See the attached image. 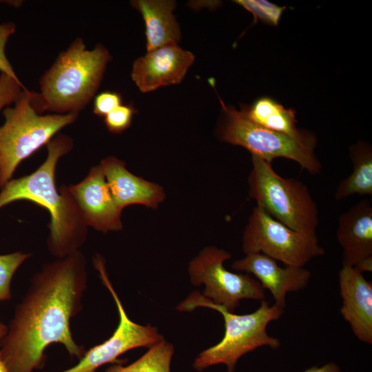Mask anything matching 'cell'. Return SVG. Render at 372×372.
I'll return each instance as SVG.
<instances>
[{
    "mask_svg": "<svg viewBox=\"0 0 372 372\" xmlns=\"http://www.w3.org/2000/svg\"><path fill=\"white\" fill-rule=\"evenodd\" d=\"M99 165L120 209L134 204L156 208L164 200L165 194L159 185L134 175L122 161L109 156L103 159Z\"/></svg>",
    "mask_w": 372,
    "mask_h": 372,
    "instance_id": "cell-16",
    "label": "cell"
},
{
    "mask_svg": "<svg viewBox=\"0 0 372 372\" xmlns=\"http://www.w3.org/2000/svg\"><path fill=\"white\" fill-rule=\"evenodd\" d=\"M242 247L245 254L260 253L286 266L304 267L325 254L316 234L294 231L257 206L245 227Z\"/></svg>",
    "mask_w": 372,
    "mask_h": 372,
    "instance_id": "cell-8",
    "label": "cell"
},
{
    "mask_svg": "<svg viewBox=\"0 0 372 372\" xmlns=\"http://www.w3.org/2000/svg\"><path fill=\"white\" fill-rule=\"evenodd\" d=\"M240 111L252 123L273 132L293 137H298L305 132L297 128L293 109L286 108L270 97L262 96L251 105H242Z\"/></svg>",
    "mask_w": 372,
    "mask_h": 372,
    "instance_id": "cell-18",
    "label": "cell"
},
{
    "mask_svg": "<svg viewBox=\"0 0 372 372\" xmlns=\"http://www.w3.org/2000/svg\"><path fill=\"white\" fill-rule=\"evenodd\" d=\"M73 140L58 134L48 144L45 161L33 173L10 180L0 192V209L19 200H28L46 209L50 214L48 240L50 252L58 258L76 251L87 236V225L68 190L55 184V170L60 158L73 147Z\"/></svg>",
    "mask_w": 372,
    "mask_h": 372,
    "instance_id": "cell-2",
    "label": "cell"
},
{
    "mask_svg": "<svg viewBox=\"0 0 372 372\" xmlns=\"http://www.w3.org/2000/svg\"><path fill=\"white\" fill-rule=\"evenodd\" d=\"M231 256L224 249L206 247L191 261L188 270L194 285H205V297L234 313L241 300H265V293L258 280L249 275L231 272L224 267Z\"/></svg>",
    "mask_w": 372,
    "mask_h": 372,
    "instance_id": "cell-9",
    "label": "cell"
},
{
    "mask_svg": "<svg viewBox=\"0 0 372 372\" xmlns=\"http://www.w3.org/2000/svg\"><path fill=\"white\" fill-rule=\"evenodd\" d=\"M349 152L353 171L339 183L334 194L338 200L355 194L372 196L371 146L359 141L351 146Z\"/></svg>",
    "mask_w": 372,
    "mask_h": 372,
    "instance_id": "cell-19",
    "label": "cell"
},
{
    "mask_svg": "<svg viewBox=\"0 0 372 372\" xmlns=\"http://www.w3.org/2000/svg\"><path fill=\"white\" fill-rule=\"evenodd\" d=\"M301 372H342V370L336 363L331 362L320 366H313Z\"/></svg>",
    "mask_w": 372,
    "mask_h": 372,
    "instance_id": "cell-27",
    "label": "cell"
},
{
    "mask_svg": "<svg viewBox=\"0 0 372 372\" xmlns=\"http://www.w3.org/2000/svg\"><path fill=\"white\" fill-rule=\"evenodd\" d=\"M135 113L133 106L121 104L104 117V122L110 132L121 133L130 126Z\"/></svg>",
    "mask_w": 372,
    "mask_h": 372,
    "instance_id": "cell-23",
    "label": "cell"
},
{
    "mask_svg": "<svg viewBox=\"0 0 372 372\" xmlns=\"http://www.w3.org/2000/svg\"><path fill=\"white\" fill-rule=\"evenodd\" d=\"M15 31L16 25L14 23L8 21L0 23V72L20 81L5 53L8 39Z\"/></svg>",
    "mask_w": 372,
    "mask_h": 372,
    "instance_id": "cell-25",
    "label": "cell"
},
{
    "mask_svg": "<svg viewBox=\"0 0 372 372\" xmlns=\"http://www.w3.org/2000/svg\"><path fill=\"white\" fill-rule=\"evenodd\" d=\"M248 178L249 196L257 207L289 228L316 234L318 210L307 186L302 182L279 176L272 165L252 156Z\"/></svg>",
    "mask_w": 372,
    "mask_h": 372,
    "instance_id": "cell-6",
    "label": "cell"
},
{
    "mask_svg": "<svg viewBox=\"0 0 372 372\" xmlns=\"http://www.w3.org/2000/svg\"><path fill=\"white\" fill-rule=\"evenodd\" d=\"M68 188L87 227L105 233L122 229V210L116 205L99 165L92 167L82 181Z\"/></svg>",
    "mask_w": 372,
    "mask_h": 372,
    "instance_id": "cell-11",
    "label": "cell"
},
{
    "mask_svg": "<svg viewBox=\"0 0 372 372\" xmlns=\"http://www.w3.org/2000/svg\"><path fill=\"white\" fill-rule=\"evenodd\" d=\"M8 331V327L5 325L3 323L0 322V346H1V341L3 339V338L6 335Z\"/></svg>",
    "mask_w": 372,
    "mask_h": 372,
    "instance_id": "cell-28",
    "label": "cell"
},
{
    "mask_svg": "<svg viewBox=\"0 0 372 372\" xmlns=\"http://www.w3.org/2000/svg\"><path fill=\"white\" fill-rule=\"evenodd\" d=\"M1 2L4 3H7L8 5L13 6L14 7H19L21 4V3H20L21 1H1Z\"/></svg>",
    "mask_w": 372,
    "mask_h": 372,
    "instance_id": "cell-30",
    "label": "cell"
},
{
    "mask_svg": "<svg viewBox=\"0 0 372 372\" xmlns=\"http://www.w3.org/2000/svg\"><path fill=\"white\" fill-rule=\"evenodd\" d=\"M85 257L79 250L45 264L30 285L1 341L0 355L9 372H32L45 362L52 343L81 359L83 348L72 338L70 319L81 308L87 287Z\"/></svg>",
    "mask_w": 372,
    "mask_h": 372,
    "instance_id": "cell-1",
    "label": "cell"
},
{
    "mask_svg": "<svg viewBox=\"0 0 372 372\" xmlns=\"http://www.w3.org/2000/svg\"><path fill=\"white\" fill-rule=\"evenodd\" d=\"M26 89L21 81L1 73L0 74V111L14 103L23 90Z\"/></svg>",
    "mask_w": 372,
    "mask_h": 372,
    "instance_id": "cell-24",
    "label": "cell"
},
{
    "mask_svg": "<svg viewBox=\"0 0 372 372\" xmlns=\"http://www.w3.org/2000/svg\"><path fill=\"white\" fill-rule=\"evenodd\" d=\"M234 2L252 14L254 23L251 25L260 21L267 25L277 26L286 9L285 6H280L265 0H236Z\"/></svg>",
    "mask_w": 372,
    "mask_h": 372,
    "instance_id": "cell-21",
    "label": "cell"
},
{
    "mask_svg": "<svg viewBox=\"0 0 372 372\" xmlns=\"http://www.w3.org/2000/svg\"><path fill=\"white\" fill-rule=\"evenodd\" d=\"M195 57L177 44H169L147 52L135 60L131 77L142 92H149L161 86L180 83Z\"/></svg>",
    "mask_w": 372,
    "mask_h": 372,
    "instance_id": "cell-12",
    "label": "cell"
},
{
    "mask_svg": "<svg viewBox=\"0 0 372 372\" xmlns=\"http://www.w3.org/2000/svg\"><path fill=\"white\" fill-rule=\"evenodd\" d=\"M225 120L220 128L221 139L241 146L252 156L271 163L274 158H285L298 163L311 175L318 174L322 165L315 154L316 136L305 132L298 137L273 132L248 120L241 111L226 106L220 99Z\"/></svg>",
    "mask_w": 372,
    "mask_h": 372,
    "instance_id": "cell-7",
    "label": "cell"
},
{
    "mask_svg": "<svg viewBox=\"0 0 372 372\" xmlns=\"http://www.w3.org/2000/svg\"><path fill=\"white\" fill-rule=\"evenodd\" d=\"M30 256V254L21 251L0 255V300L10 298L12 278L19 267Z\"/></svg>",
    "mask_w": 372,
    "mask_h": 372,
    "instance_id": "cell-22",
    "label": "cell"
},
{
    "mask_svg": "<svg viewBox=\"0 0 372 372\" xmlns=\"http://www.w3.org/2000/svg\"><path fill=\"white\" fill-rule=\"evenodd\" d=\"M0 372H9L0 355Z\"/></svg>",
    "mask_w": 372,
    "mask_h": 372,
    "instance_id": "cell-29",
    "label": "cell"
},
{
    "mask_svg": "<svg viewBox=\"0 0 372 372\" xmlns=\"http://www.w3.org/2000/svg\"><path fill=\"white\" fill-rule=\"evenodd\" d=\"M234 270L254 274L263 289H268L275 303L286 307L288 293L304 289L311 278V272L304 267H280L276 261L260 253L248 254L232 264Z\"/></svg>",
    "mask_w": 372,
    "mask_h": 372,
    "instance_id": "cell-14",
    "label": "cell"
},
{
    "mask_svg": "<svg viewBox=\"0 0 372 372\" xmlns=\"http://www.w3.org/2000/svg\"><path fill=\"white\" fill-rule=\"evenodd\" d=\"M173 355V345L162 340L151 346L145 353L130 364H114L105 372H171Z\"/></svg>",
    "mask_w": 372,
    "mask_h": 372,
    "instance_id": "cell-20",
    "label": "cell"
},
{
    "mask_svg": "<svg viewBox=\"0 0 372 372\" xmlns=\"http://www.w3.org/2000/svg\"><path fill=\"white\" fill-rule=\"evenodd\" d=\"M198 307L209 308L221 313L225 321V334L218 343L197 355L193 363L197 371L224 364L227 372H234L238 361L244 355L262 347L272 349L280 347V340L267 332L269 323L278 320L285 312V308L276 303L270 306L268 302L262 300L255 311L237 315L214 304L200 292L194 291L182 301L176 309L192 311Z\"/></svg>",
    "mask_w": 372,
    "mask_h": 372,
    "instance_id": "cell-4",
    "label": "cell"
},
{
    "mask_svg": "<svg viewBox=\"0 0 372 372\" xmlns=\"http://www.w3.org/2000/svg\"><path fill=\"white\" fill-rule=\"evenodd\" d=\"M111 59L102 44L87 50L76 39L42 75L40 92L30 91L32 107L40 114H79L95 96Z\"/></svg>",
    "mask_w": 372,
    "mask_h": 372,
    "instance_id": "cell-3",
    "label": "cell"
},
{
    "mask_svg": "<svg viewBox=\"0 0 372 372\" xmlns=\"http://www.w3.org/2000/svg\"><path fill=\"white\" fill-rule=\"evenodd\" d=\"M363 273L351 267L342 266L339 285L342 304L340 313L349 324L355 337L372 344V283Z\"/></svg>",
    "mask_w": 372,
    "mask_h": 372,
    "instance_id": "cell-15",
    "label": "cell"
},
{
    "mask_svg": "<svg viewBox=\"0 0 372 372\" xmlns=\"http://www.w3.org/2000/svg\"><path fill=\"white\" fill-rule=\"evenodd\" d=\"M131 5L142 15L145 26L146 48L149 52L160 47L177 44L181 37L173 14L176 2L169 0H135Z\"/></svg>",
    "mask_w": 372,
    "mask_h": 372,
    "instance_id": "cell-17",
    "label": "cell"
},
{
    "mask_svg": "<svg viewBox=\"0 0 372 372\" xmlns=\"http://www.w3.org/2000/svg\"><path fill=\"white\" fill-rule=\"evenodd\" d=\"M121 104L122 97L119 93L105 90L94 96L93 112L96 115L105 117Z\"/></svg>",
    "mask_w": 372,
    "mask_h": 372,
    "instance_id": "cell-26",
    "label": "cell"
},
{
    "mask_svg": "<svg viewBox=\"0 0 372 372\" xmlns=\"http://www.w3.org/2000/svg\"><path fill=\"white\" fill-rule=\"evenodd\" d=\"M93 263L103 283L114 300L119 322L109 339L85 352L76 365L61 372H94L100 366L114 362L118 356L130 349L150 347L163 340L156 328L151 325H141L129 318L109 280L102 256L96 254Z\"/></svg>",
    "mask_w": 372,
    "mask_h": 372,
    "instance_id": "cell-10",
    "label": "cell"
},
{
    "mask_svg": "<svg viewBox=\"0 0 372 372\" xmlns=\"http://www.w3.org/2000/svg\"><path fill=\"white\" fill-rule=\"evenodd\" d=\"M0 127V187L10 180L17 167L38 149L47 145L56 133L72 124L79 114H40L30 103V90H23L14 106L3 111Z\"/></svg>",
    "mask_w": 372,
    "mask_h": 372,
    "instance_id": "cell-5",
    "label": "cell"
},
{
    "mask_svg": "<svg viewBox=\"0 0 372 372\" xmlns=\"http://www.w3.org/2000/svg\"><path fill=\"white\" fill-rule=\"evenodd\" d=\"M336 238L343 250L342 266L372 271L371 200H361L340 215Z\"/></svg>",
    "mask_w": 372,
    "mask_h": 372,
    "instance_id": "cell-13",
    "label": "cell"
}]
</instances>
